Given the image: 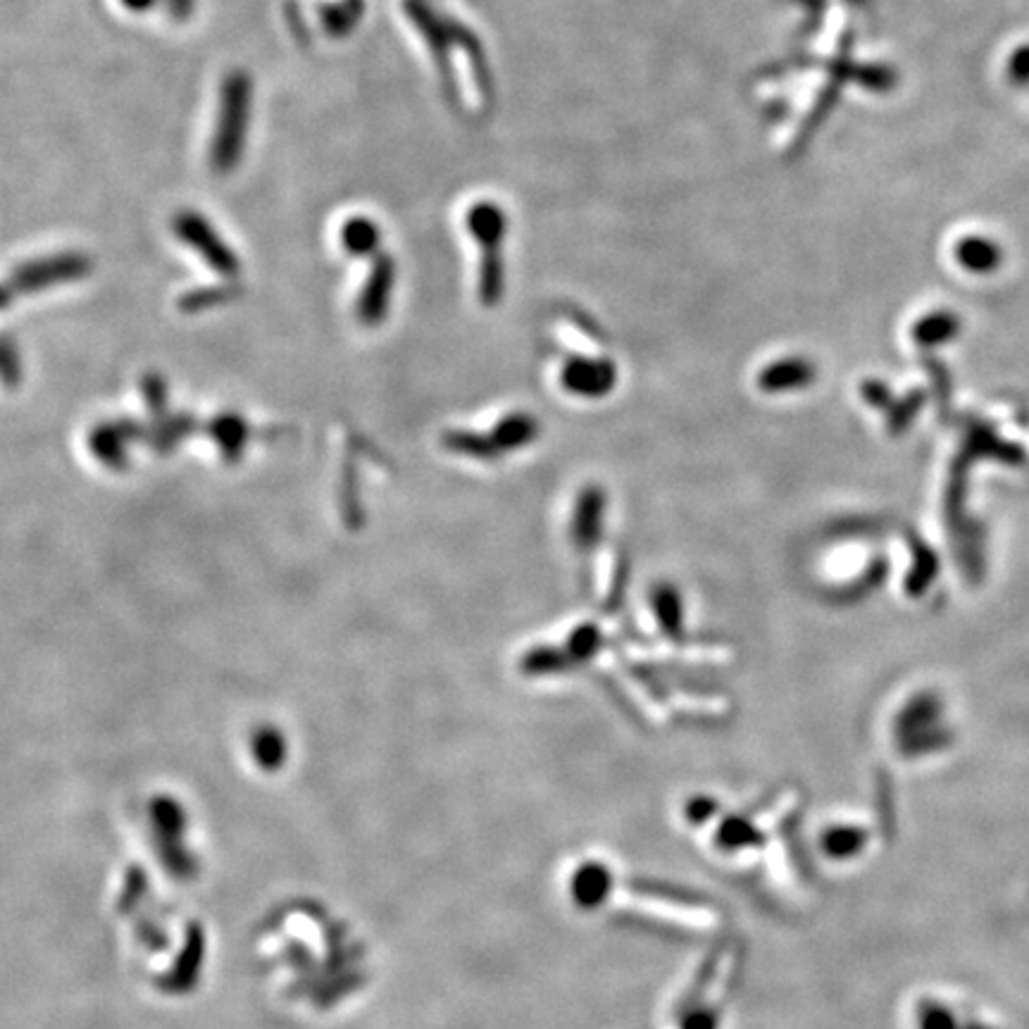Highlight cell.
<instances>
[{"label": "cell", "instance_id": "1", "mask_svg": "<svg viewBox=\"0 0 1029 1029\" xmlns=\"http://www.w3.org/2000/svg\"><path fill=\"white\" fill-rule=\"evenodd\" d=\"M250 108H253V81L246 72L234 70L225 77L219 89L217 122L210 144V165L219 175L231 172L239 165L246 133L250 127Z\"/></svg>", "mask_w": 1029, "mask_h": 1029}, {"label": "cell", "instance_id": "2", "mask_svg": "<svg viewBox=\"0 0 1029 1029\" xmlns=\"http://www.w3.org/2000/svg\"><path fill=\"white\" fill-rule=\"evenodd\" d=\"M465 225L472 239L482 248V275H479V294L486 303L498 300L503 289V263H501V244L508 231V217L494 200H477L467 208Z\"/></svg>", "mask_w": 1029, "mask_h": 1029}, {"label": "cell", "instance_id": "3", "mask_svg": "<svg viewBox=\"0 0 1029 1029\" xmlns=\"http://www.w3.org/2000/svg\"><path fill=\"white\" fill-rule=\"evenodd\" d=\"M175 234L184 244L191 246L217 275L234 277L239 273V258L234 256V250L222 241V236L215 231L204 215L194 210L179 212L175 217Z\"/></svg>", "mask_w": 1029, "mask_h": 1029}, {"label": "cell", "instance_id": "4", "mask_svg": "<svg viewBox=\"0 0 1029 1029\" xmlns=\"http://www.w3.org/2000/svg\"><path fill=\"white\" fill-rule=\"evenodd\" d=\"M83 273H89V263L81 256L65 253V256H53V258H46V260L22 267L20 275H17V281L22 284V289L33 291V289H46L48 284L81 277Z\"/></svg>", "mask_w": 1029, "mask_h": 1029}, {"label": "cell", "instance_id": "5", "mask_svg": "<svg viewBox=\"0 0 1029 1029\" xmlns=\"http://www.w3.org/2000/svg\"><path fill=\"white\" fill-rule=\"evenodd\" d=\"M394 263L392 258H377L373 273H369L365 289L358 300V313L365 319V323H377L379 317L386 315V308H389V298L394 289Z\"/></svg>", "mask_w": 1029, "mask_h": 1029}, {"label": "cell", "instance_id": "6", "mask_svg": "<svg viewBox=\"0 0 1029 1029\" xmlns=\"http://www.w3.org/2000/svg\"><path fill=\"white\" fill-rule=\"evenodd\" d=\"M956 258L970 273L987 275L1001 265L1003 256L997 241L985 239V236H966L956 246Z\"/></svg>", "mask_w": 1029, "mask_h": 1029}, {"label": "cell", "instance_id": "7", "mask_svg": "<svg viewBox=\"0 0 1029 1029\" xmlns=\"http://www.w3.org/2000/svg\"><path fill=\"white\" fill-rule=\"evenodd\" d=\"M382 241V231L377 227L375 219H369L365 215H356L344 222L342 227V244L350 253V256H369L375 253Z\"/></svg>", "mask_w": 1029, "mask_h": 1029}, {"label": "cell", "instance_id": "8", "mask_svg": "<svg viewBox=\"0 0 1029 1029\" xmlns=\"http://www.w3.org/2000/svg\"><path fill=\"white\" fill-rule=\"evenodd\" d=\"M365 12L363 0H342V3H332L319 8V20L332 37H346L348 31L356 29L360 17Z\"/></svg>", "mask_w": 1029, "mask_h": 1029}, {"label": "cell", "instance_id": "9", "mask_svg": "<svg viewBox=\"0 0 1029 1029\" xmlns=\"http://www.w3.org/2000/svg\"><path fill=\"white\" fill-rule=\"evenodd\" d=\"M609 377L613 379V375H609L605 367H570V373L565 375V384L580 394H601L609 389Z\"/></svg>", "mask_w": 1029, "mask_h": 1029}, {"label": "cell", "instance_id": "10", "mask_svg": "<svg viewBox=\"0 0 1029 1029\" xmlns=\"http://www.w3.org/2000/svg\"><path fill=\"white\" fill-rule=\"evenodd\" d=\"M953 332H956V317H951L949 313L930 315L927 319H922L918 327V336L922 342H941V339H947V336H951Z\"/></svg>", "mask_w": 1029, "mask_h": 1029}, {"label": "cell", "instance_id": "11", "mask_svg": "<svg viewBox=\"0 0 1029 1029\" xmlns=\"http://www.w3.org/2000/svg\"><path fill=\"white\" fill-rule=\"evenodd\" d=\"M805 379V365H780V367H772L770 373L765 375V382L768 386H778V389H789V386H797Z\"/></svg>", "mask_w": 1029, "mask_h": 1029}, {"label": "cell", "instance_id": "12", "mask_svg": "<svg viewBox=\"0 0 1029 1029\" xmlns=\"http://www.w3.org/2000/svg\"><path fill=\"white\" fill-rule=\"evenodd\" d=\"M1008 79L1018 83V87H1027L1029 83V43L1020 46L1013 50V56L1008 60Z\"/></svg>", "mask_w": 1029, "mask_h": 1029}, {"label": "cell", "instance_id": "13", "mask_svg": "<svg viewBox=\"0 0 1029 1029\" xmlns=\"http://www.w3.org/2000/svg\"><path fill=\"white\" fill-rule=\"evenodd\" d=\"M122 6L133 12H146L156 6V0H122Z\"/></svg>", "mask_w": 1029, "mask_h": 1029}]
</instances>
